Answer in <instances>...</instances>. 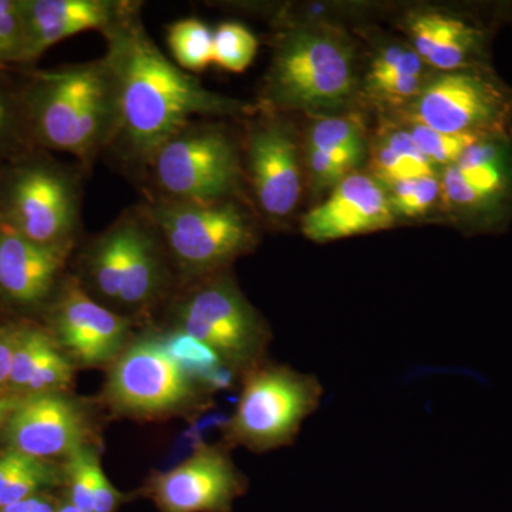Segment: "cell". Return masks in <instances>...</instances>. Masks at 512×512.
I'll use <instances>...</instances> for the list:
<instances>
[{"label":"cell","instance_id":"1","mask_svg":"<svg viewBox=\"0 0 512 512\" xmlns=\"http://www.w3.org/2000/svg\"><path fill=\"white\" fill-rule=\"evenodd\" d=\"M104 56L116 89L117 123L109 148L130 167L147 168L165 141L202 117L237 116L248 104L211 92L170 62L148 35L138 3L128 2L106 32Z\"/></svg>","mask_w":512,"mask_h":512},{"label":"cell","instance_id":"2","mask_svg":"<svg viewBox=\"0 0 512 512\" xmlns=\"http://www.w3.org/2000/svg\"><path fill=\"white\" fill-rule=\"evenodd\" d=\"M33 123L46 147L90 167L109 148L117 123L116 89L106 59L37 73L30 94Z\"/></svg>","mask_w":512,"mask_h":512},{"label":"cell","instance_id":"3","mask_svg":"<svg viewBox=\"0 0 512 512\" xmlns=\"http://www.w3.org/2000/svg\"><path fill=\"white\" fill-rule=\"evenodd\" d=\"M323 384L311 373L284 365H258L244 379L227 439L264 453L289 446L320 407Z\"/></svg>","mask_w":512,"mask_h":512},{"label":"cell","instance_id":"4","mask_svg":"<svg viewBox=\"0 0 512 512\" xmlns=\"http://www.w3.org/2000/svg\"><path fill=\"white\" fill-rule=\"evenodd\" d=\"M353 82L352 53L345 43L329 33L296 29L276 49L266 96L285 110H328L346 103Z\"/></svg>","mask_w":512,"mask_h":512},{"label":"cell","instance_id":"5","mask_svg":"<svg viewBox=\"0 0 512 512\" xmlns=\"http://www.w3.org/2000/svg\"><path fill=\"white\" fill-rule=\"evenodd\" d=\"M146 210L175 262L192 275L228 265L254 245V229L235 202L156 198Z\"/></svg>","mask_w":512,"mask_h":512},{"label":"cell","instance_id":"6","mask_svg":"<svg viewBox=\"0 0 512 512\" xmlns=\"http://www.w3.org/2000/svg\"><path fill=\"white\" fill-rule=\"evenodd\" d=\"M147 170L158 198L195 202L229 200L242 173L234 141L221 128L200 121L165 141Z\"/></svg>","mask_w":512,"mask_h":512},{"label":"cell","instance_id":"7","mask_svg":"<svg viewBox=\"0 0 512 512\" xmlns=\"http://www.w3.org/2000/svg\"><path fill=\"white\" fill-rule=\"evenodd\" d=\"M177 320L178 330L214 349L232 372L261 365L269 330L228 276H215L194 289L178 306Z\"/></svg>","mask_w":512,"mask_h":512},{"label":"cell","instance_id":"8","mask_svg":"<svg viewBox=\"0 0 512 512\" xmlns=\"http://www.w3.org/2000/svg\"><path fill=\"white\" fill-rule=\"evenodd\" d=\"M2 220L36 244L70 251L80 227L79 174L45 164L16 171Z\"/></svg>","mask_w":512,"mask_h":512},{"label":"cell","instance_id":"9","mask_svg":"<svg viewBox=\"0 0 512 512\" xmlns=\"http://www.w3.org/2000/svg\"><path fill=\"white\" fill-rule=\"evenodd\" d=\"M414 117L417 124L441 133L493 137L512 119V96L483 73L456 70L421 90Z\"/></svg>","mask_w":512,"mask_h":512},{"label":"cell","instance_id":"10","mask_svg":"<svg viewBox=\"0 0 512 512\" xmlns=\"http://www.w3.org/2000/svg\"><path fill=\"white\" fill-rule=\"evenodd\" d=\"M107 394L121 412L148 416L180 409L195 396V389L161 339H143L117 357Z\"/></svg>","mask_w":512,"mask_h":512},{"label":"cell","instance_id":"11","mask_svg":"<svg viewBox=\"0 0 512 512\" xmlns=\"http://www.w3.org/2000/svg\"><path fill=\"white\" fill-rule=\"evenodd\" d=\"M244 488V477L228 454L204 447L157 477L154 498L164 512H228Z\"/></svg>","mask_w":512,"mask_h":512},{"label":"cell","instance_id":"12","mask_svg":"<svg viewBox=\"0 0 512 512\" xmlns=\"http://www.w3.org/2000/svg\"><path fill=\"white\" fill-rule=\"evenodd\" d=\"M86 416L79 404L55 393H40L16 404L8 419L12 450L45 458L70 456L87 446Z\"/></svg>","mask_w":512,"mask_h":512},{"label":"cell","instance_id":"13","mask_svg":"<svg viewBox=\"0 0 512 512\" xmlns=\"http://www.w3.org/2000/svg\"><path fill=\"white\" fill-rule=\"evenodd\" d=\"M394 211L377 181L365 174H349L330 197L302 218V232L315 242L355 237L389 228Z\"/></svg>","mask_w":512,"mask_h":512},{"label":"cell","instance_id":"14","mask_svg":"<svg viewBox=\"0 0 512 512\" xmlns=\"http://www.w3.org/2000/svg\"><path fill=\"white\" fill-rule=\"evenodd\" d=\"M248 171L259 207L271 218H285L302 192L298 146L285 124L269 121L252 130L248 140Z\"/></svg>","mask_w":512,"mask_h":512},{"label":"cell","instance_id":"15","mask_svg":"<svg viewBox=\"0 0 512 512\" xmlns=\"http://www.w3.org/2000/svg\"><path fill=\"white\" fill-rule=\"evenodd\" d=\"M56 329L60 342L80 365L100 366L121 355L128 320L94 301L79 282H73L57 303Z\"/></svg>","mask_w":512,"mask_h":512},{"label":"cell","instance_id":"16","mask_svg":"<svg viewBox=\"0 0 512 512\" xmlns=\"http://www.w3.org/2000/svg\"><path fill=\"white\" fill-rule=\"evenodd\" d=\"M128 2L119 0H30L20 2L26 29L25 62L87 30L104 33Z\"/></svg>","mask_w":512,"mask_h":512},{"label":"cell","instance_id":"17","mask_svg":"<svg viewBox=\"0 0 512 512\" xmlns=\"http://www.w3.org/2000/svg\"><path fill=\"white\" fill-rule=\"evenodd\" d=\"M69 254L36 244L0 220V292L22 305L45 301Z\"/></svg>","mask_w":512,"mask_h":512},{"label":"cell","instance_id":"18","mask_svg":"<svg viewBox=\"0 0 512 512\" xmlns=\"http://www.w3.org/2000/svg\"><path fill=\"white\" fill-rule=\"evenodd\" d=\"M130 244L119 303L128 308H141L156 298L163 282L160 234L146 208L131 211Z\"/></svg>","mask_w":512,"mask_h":512},{"label":"cell","instance_id":"19","mask_svg":"<svg viewBox=\"0 0 512 512\" xmlns=\"http://www.w3.org/2000/svg\"><path fill=\"white\" fill-rule=\"evenodd\" d=\"M131 220V211L124 212L93 242L86 255L90 281L94 289L109 301L119 302L130 244Z\"/></svg>","mask_w":512,"mask_h":512},{"label":"cell","instance_id":"20","mask_svg":"<svg viewBox=\"0 0 512 512\" xmlns=\"http://www.w3.org/2000/svg\"><path fill=\"white\" fill-rule=\"evenodd\" d=\"M55 471L43 460L10 450L0 456V508L33 497L55 481Z\"/></svg>","mask_w":512,"mask_h":512},{"label":"cell","instance_id":"21","mask_svg":"<svg viewBox=\"0 0 512 512\" xmlns=\"http://www.w3.org/2000/svg\"><path fill=\"white\" fill-rule=\"evenodd\" d=\"M168 46L177 66L201 73L214 64V32L197 18L180 19L168 28Z\"/></svg>","mask_w":512,"mask_h":512},{"label":"cell","instance_id":"22","mask_svg":"<svg viewBox=\"0 0 512 512\" xmlns=\"http://www.w3.org/2000/svg\"><path fill=\"white\" fill-rule=\"evenodd\" d=\"M258 39L241 23L227 22L214 32V64L232 73H242L254 62Z\"/></svg>","mask_w":512,"mask_h":512},{"label":"cell","instance_id":"23","mask_svg":"<svg viewBox=\"0 0 512 512\" xmlns=\"http://www.w3.org/2000/svg\"><path fill=\"white\" fill-rule=\"evenodd\" d=\"M481 43L480 30L463 20L451 18L450 25L427 62L444 72L463 70L468 60L478 52Z\"/></svg>","mask_w":512,"mask_h":512},{"label":"cell","instance_id":"24","mask_svg":"<svg viewBox=\"0 0 512 512\" xmlns=\"http://www.w3.org/2000/svg\"><path fill=\"white\" fill-rule=\"evenodd\" d=\"M165 350L188 376L204 383L217 370L224 367L221 357L201 340L177 330L167 338L161 339Z\"/></svg>","mask_w":512,"mask_h":512},{"label":"cell","instance_id":"25","mask_svg":"<svg viewBox=\"0 0 512 512\" xmlns=\"http://www.w3.org/2000/svg\"><path fill=\"white\" fill-rule=\"evenodd\" d=\"M53 348L55 343L42 330H25L13 336L9 382L20 389H26L37 366Z\"/></svg>","mask_w":512,"mask_h":512},{"label":"cell","instance_id":"26","mask_svg":"<svg viewBox=\"0 0 512 512\" xmlns=\"http://www.w3.org/2000/svg\"><path fill=\"white\" fill-rule=\"evenodd\" d=\"M409 133L431 164H444L448 167L456 164L468 147L476 144L481 138H487L474 134L441 133L423 124H416Z\"/></svg>","mask_w":512,"mask_h":512},{"label":"cell","instance_id":"27","mask_svg":"<svg viewBox=\"0 0 512 512\" xmlns=\"http://www.w3.org/2000/svg\"><path fill=\"white\" fill-rule=\"evenodd\" d=\"M440 183L434 175L410 178L392 185L389 201L393 211L416 217L429 210L440 195Z\"/></svg>","mask_w":512,"mask_h":512},{"label":"cell","instance_id":"28","mask_svg":"<svg viewBox=\"0 0 512 512\" xmlns=\"http://www.w3.org/2000/svg\"><path fill=\"white\" fill-rule=\"evenodd\" d=\"M308 148L320 151L365 150V141L355 121L335 117L319 121L312 127Z\"/></svg>","mask_w":512,"mask_h":512},{"label":"cell","instance_id":"29","mask_svg":"<svg viewBox=\"0 0 512 512\" xmlns=\"http://www.w3.org/2000/svg\"><path fill=\"white\" fill-rule=\"evenodd\" d=\"M99 466V457L89 446L79 448L69 456L67 474L72 504L82 512H93L94 474Z\"/></svg>","mask_w":512,"mask_h":512},{"label":"cell","instance_id":"30","mask_svg":"<svg viewBox=\"0 0 512 512\" xmlns=\"http://www.w3.org/2000/svg\"><path fill=\"white\" fill-rule=\"evenodd\" d=\"M26 29L22 5L0 0V64L25 62Z\"/></svg>","mask_w":512,"mask_h":512},{"label":"cell","instance_id":"31","mask_svg":"<svg viewBox=\"0 0 512 512\" xmlns=\"http://www.w3.org/2000/svg\"><path fill=\"white\" fill-rule=\"evenodd\" d=\"M72 375V363L55 346L43 357L26 389L35 394L52 393V390L69 384Z\"/></svg>","mask_w":512,"mask_h":512},{"label":"cell","instance_id":"32","mask_svg":"<svg viewBox=\"0 0 512 512\" xmlns=\"http://www.w3.org/2000/svg\"><path fill=\"white\" fill-rule=\"evenodd\" d=\"M423 72V59L417 55L416 50H407L403 47H389L376 57L370 67L369 76H416Z\"/></svg>","mask_w":512,"mask_h":512},{"label":"cell","instance_id":"33","mask_svg":"<svg viewBox=\"0 0 512 512\" xmlns=\"http://www.w3.org/2000/svg\"><path fill=\"white\" fill-rule=\"evenodd\" d=\"M450 20L448 16L439 15V13H423L410 20L414 47L421 59H429L434 47L446 33Z\"/></svg>","mask_w":512,"mask_h":512},{"label":"cell","instance_id":"34","mask_svg":"<svg viewBox=\"0 0 512 512\" xmlns=\"http://www.w3.org/2000/svg\"><path fill=\"white\" fill-rule=\"evenodd\" d=\"M376 170L377 174L387 181L389 184H396L399 181L410 180V178L427 177V175H434L433 171L424 170L407 160L399 153L392 150L386 143L380 147L376 156Z\"/></svg>","mask_w":512,"mask_h":512},{"label":"cell","instance_id":"35","mask_svg":"<svg viewBox=\"0 0 512 512\" xmlns=\"http://www.w3.org/2000/svg\"><path fill=\"white\" fill-rule=\"evenodd\" d=\"M443 191L446 200L457 207H478L491 201L484 192L478 190L473 184L468 183L461 175L456 165L447 167L443 178Z\"/></svg>","mask_w":512,"mask_h":512},{"label":"cell","instance_id":"36","mask_svg":"<svg viewBox=\"0 0 512 512\" xmlns=\"http://www.w3.org/2000/svg\"><path fill=\"white\" fill-rule=\"evenodd\" d=\"M308 160L309 170H311L316 187L318 185L319 187L330 184L338 185L343 178L348 177L349 171L352 170L348 165L330 157L329 154L313 150V148H308Z\"/></svg>","mask_w":512,"mask_h":512},{"label":"cell","instance_id":"37","mask_svg":"<svg viewBox=\"0 0 512 512\" xmlns=\"http://www.w3.org/2000/svg\"><path fill=\"white\" fill-rule=\"evenodd\" d=\"M373 92L386 99L403 100L420 93V77L416 76H380L367 79Z\"/></svg>","mask_w":512,"mask_h":512},{"label":"cell","instance_id":"38","mask_svg":"<svg viewBox=\"0 0 512 512\" xmlns=\"http://www.w3.org/2000/svg\"><path fill=\"white\" fill-rule=\"evenodd\" d=\"M120 500L121 494L110 483L103 468L97 467L94 474L93 512H113Z\"/></svg>","mask_w":512,"mask_h":512},{"label":"cell","instance_id":"39","mask_svg":"<svg viewBox=\"0 0 512 512\" xmlns=\"http://www.w3.org/2000/svg\"><path fill=\"white\" fill-rule=\"evenodd\" d=\"M386 144L392 148V150L396 151V153H399L400 156L407 158V160L419 165V167L424 168V170L433 171L430 161L421 153L419 147L414 143L413 137L410 136V133L397 131V133H393L392 136L387 138Z\"/></svg>","mask_w":512,"mask_h":512},{"label":"cell","instance_id":"40","mask_svg":"<svg viewBox=\"0 0 512 512\" xmlns=\"http://www.w3.org/2000/svg\"><path fill=\"white\" fill-rule=\"evenodd\" d=\"M3 512H56L53 505L43 498L33 497L26 498V500L19 501V503L10 504L8 507L3 508Z\"/></svg>","mask_w":512,"mask_h":512},{"label":"cell","instance_id":"41","mask_svg":"<svg viewBox=\"0 0 512 512\" xmlns=\"http://www.w3.org/2000/svg\"><path fill=\"white\" fill-rule=\"evenodd\" d=\"M13 336L0 338V387L8 382L12 366Z\"/></svg>","mask_w":512,"mask_h":512},{"label":"cell","instance_id":"42","mask_svg":"<svg viewBox=\"0 0 512 512\" xmlns=\"http://www.w3.org/2000/svg\"><path fill=\"white\" fill-rule=\"evenodd\" d=\"M10 126H12V107L0 94V138L10 131Z\"/></svg>","mask_w":512,"mask_h":512},{"label":"cell","instance_id":"43","mask_svg":"<svg viewBox=\"0 0 512 512\" xmlns=\"http://www.w3.org/2000/svg\"><path fill=\"white\" fill-rule=\"evenodd\" d=\"M16 404L18 403L12 402V400L0 399V426H2L3 421L9 419L10 414L15 410Z\"/></svg>","mask_w":512,"mask_h":512},{"label":"cell","instance_id":"44","mask_svg":"<svg viewBox=\"0 0 512 512\" xmlns=\"http://www.w3.org/2000/svg\"><path fill=\"white\" fill-rule=\"evenodd\" d=\"M56 512H82L79 510V508L74 507L72 503L63 505L62 508H60L59 511Z\"/></svg>","mask_w":512,"mask_h":512}]
</instances>
